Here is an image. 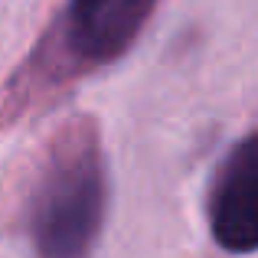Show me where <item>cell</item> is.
Returning <instances> with one entry per match:
<instances>
[{"instance_id": "1", "label": "cell", "mask_w": 258, "mask_h": 258, "mask_svg": "<svg viewBox=\"0 0 258 258\" xmlns=\"http://www.w3.org/2000/svg\"><path fill=\"white\" fill-rule=\"evenodd\" d=\"M105 160L88 121H69L52 141L26 203L39 258H88L105 222Z\"/></svg>"}, {"instance_id": "2", "label": "cell", "mask_w": 258, "mask_h": 258, "mask_svg": "<svg viewBox=\"0 0 258 258\" xmlns=\"http://www.w3.org/2000/svg\"><path fill=\"white\" fill-rule=\"evenodd\" d=\"M206 216L219 248L232 255L258 252V131L242 138L219 164Z\"/></svg>"}, {"instance_id": "3", "label": "cell", "mask_w": 258, "mask_h": 258, "mask_svg": "<svg viewBox=\"0 0 258 258\" xmlns=\"http://www.w3.org/2000/svg\"><path fill=\"white\" fill-rule=\"evenodd\" d=\"M157 0H69V49L92 66L114 62L131 49Z\"/></svg>"}]
</instances>
